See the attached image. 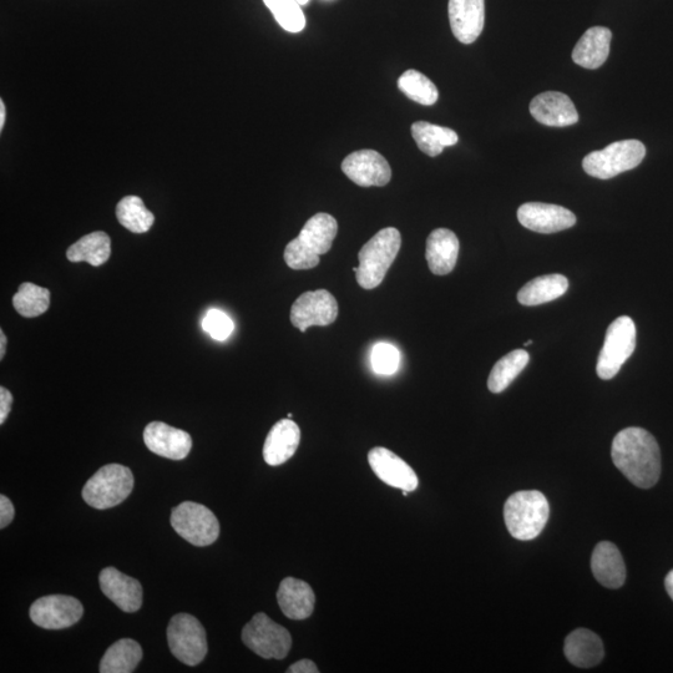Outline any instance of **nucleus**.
Wrapping results in <instances>:
<instances>
[{
    "mask_svg": "<svg viewBox=\"0 0 673 673\" xmlns=\"http://www.w3.org/2000/svg\"><path fill=\"white\" fill-rule=\"evenodd\" d=\"M296 2L300 5H306L310 0H296Z\"/></svg>",
    "mask_w": 673,
    "mask_h": 673,
    "instance_id": "nucleus-43",
    "label": "nucleus"
},
{
    "mask_svg": "<svg viewBox=\"0 0 673 673\" xmlns=\"http://www.w3.org/2000/svg\"><path fill=\"white\" fill-rule=\"evenodd\" d=\"M288 673H318V667L315 662L311 660H301L290 666V669L287 670Z\"/></svg>",
    "mask_w": 673,
    "mask_h": 673,
    "instance_id": "nucleus-39",
    "label": "nucleus"
},
{
    "mask_svg": "<svg viewBox=\"0 0 673 673\" xmlns=\"http://www.w3.org/2000/svg\"><path fill=\"white\" fill-rule=\"evenodd\" d=\"M143 659V649L138 642L121 639L111 645L100 662L101 673H131Z\"/></svg>",
    "mask_w": 673,
    "mask_h": 673,
    "instance_id": "nucleus-28",
    "label": "nucleus"
},
{
    "mask_svg": "<svg viewBox=\"0 0 673 673\" xmlns=\"http://www.w3.org/2000/svg\"><path fill=\"white\" fill-rule=\"evenodd\" d=\"M529 109L536 121L551 128H566L579 121L578 110L573 100L558 91H548L535 96Z\"/></svg>",
    "mask_w": 673,
    "mask_h": 673,
    "instance_id": "nucleus-16",
    "label": "nucleus"
},
{
    "mask_svg": "<svg viewBox=\"0 0 673 673\" xmlns=\"http://www.w3.org/2000/svg\"><path fill=\"white\" fill-rule=\"evenodd\" d=\"M398 88L407 98L425 106L434 105L439 98L437 86L432 80L413 69L401 75Z\"/></svg>",
    "mask_w": 673,
    "mask_h": 673,
    "instance_id": "nucleus-33",
    "label": "nucleus"
},
{
    "mask_svg": "<svg viewBox=\"0 0 673 673\" xmlns=\"http://www.w3.org/2000/svg\"><path fill=\"white\" fill-rule=\"evenodd\" d=\"M636 348V326L630 317L621 316L607 328L604 347L597 359L596 373L609 381L620 372Z\"/></svg>",
    "mask_w": 673,
    "mask_h": 673,
    "instance_id": "nucleus-7",
    "label": "nucleus"
},
{
    "mask_svg": "<svg viewBox=\"0 0 673 673\" xmlns=\"http://www.w3.org/2000/svg\"><path fill=\"white\" fill-rule=\"evenodd\" d=\"M548 499L538 490H523L506 500L504 519L513 538L529 541L538 538L548 524Z\"/></svg>",
    "mask_w": 673,
    "mask_h": 673,
    "instance_id": "nucleus-4",
    "label": "nucleus"
},
{
    "mask_svg": "<svg viewBox=\"0 0 673 673\" xmlns=\"http://www.w3.org/2000/svg\"><path fill=\"white\" fill-rule=\"evenodd\" d=\"M171 525L181 538L199 548L214 544L220 535V523L215 514L195 502H185L172 509Z\"/></svg>",
    "mask_w": 673,
    "mask_h": 673,
    "instance_id": "nucleus-9",
    "label": "nucleus"
},
{
    "mask_svg": "<svg viewBox=\"0 0 673 673\" xmlns=\"http://www.w3.org/2000/svg\"><path fill=\"white\" fill-rule=\"evenodd\" d=\"M342 171L349 180L362 187L386 186L392 179L388 161L374 150H359L348 155L343 160Z\"/></svg>",
    "mask_w": 673,
    "mask_h": 673,
    "instance_id": "nucleus-13",
    "label": "nucleus"
},
{
    "mask_svg": "<svg viewBox=\"0 0 673 673\" xmlns=\"http://www.w3.org/2000/svg\"><path fill=\"white\" fill-rule=\"evenodd\" d=\"M83 614L82 602L67 595L40 597L29 610L30 619L45 630L68 629L77 624Z\"/></svg>",
    "mask_w": 673,
    "mask_h": 673,
    "instance_id": "nucleus-11",
    "label": "nucleus"
},
{
    "mask_svg": "<svg viewBox=\"0 0 673 673\" xmlns=\"http://www.w3.org/2000/svg\"><path fill=\"white\" fill-rule=\"evenodd\" d=\"M338 232L335 217L317 214L303 226L300 235L286 246L285 261L292 270H311L320 265V256L331 250Z\"/></svg>",
    "mask_w": 673,
    "mask_h": 673,
    "instance_id": "nucleus-2",
    "label": "nucleus"
},
{
    "mask_svg": "<svg viewBox=\"0 0 673 673\" xmlns=\"http://www.w3.org/2000/svg\"><path fill=\"white\" fill-rule=\"evenodd\" d=\"M202 328L216 341H225L234 332L235 325L225 312L214 308V310L206 313L204 321H202Z\"/></svg>",
    "mask_w": 673,
    "mask_h": 673,
    "instance_id": "nucleus-36",
    "label": "nucleus"
},
{
    "mask_svg": "<svg viewBox=\"0 0 673 673\" xmlns=\"http://www.w3.org/2000/svg\"><path fill=\"white\" fill-rule=\"evenodd\" d=\"M277 601L288 619L306 620L315 610L316 596L306 581L286 578L277 591Z\"/></svg>",
    "mask_w": 673,
    "mask_h": 673,
    "instance_id": "nucleus-21",
    "label": "nucleus"
},
{
    "mask_svg": "<svg viewBox=\"0 0 673 673\" xmlns=\"http://www.w3.org/2000/svg\"><path fill=\"white\" fill-rule=\"evenodd\" d=\"M646 148L639 140H622L604 150L585 156L583 168L596 179L609 180L622 172L637 168L645 159Z\"/></svg>",
    "mask_w": 673,
    "mask_h": 673,
    "instance_id": "nucleus-6",
    "label": "nucleus"
},
{
    "mask_svg": "<svg viewBox=\"0 0 673 673\" xmlns=\"http://www.w3.org/2000/svg\"><path fill=\"white\" fill-rule=\"evenodd\" d=\"M529 361V353L524 351V349H516V351L506 354L500 361L495 363L492 372H490L488 379L489 391L493 393L504 392L515 381V378L524 371Z\"/></svg>",
    "mask_w": 673,
    "mask_h": 673,
    "instance_id": "nucleus-30",
    "label": "nucleus"
},
{
    "mask_svg": "<svg viewBox=\"0 0 673 673\" xmlns=\"http://www.w3.org/2000/svg\"><path fill=\"white\" fill-rule=\"evenodd\" d=\"M287 418H290V419H291V418H292V413H288Z\"/></svg>",
    "mask_w": 673,
    "mask_h": 673,
    "instance_id": "nucleus-45",
    "label": "nucleus"
},
{
    "mask_svg": "<svg viewBox=\"0 0 673 673\" xmlns=\"http://www.w3.org/2000/svg\"><path fill=\"white\" fill-rule=\"evenodd\" d=\"M171 654L187 666H196L207 655L206 631L195 616L179 614L172 617L168 627Z\"/></svg>",
    "mask_w": 673,
    "mask_h": 673,
    "instance_id": "nucleus-10",
    "label": "nucleus"
},
{
    "mask_svg": "<svg viewBox=\"0 0 673 673\" xmlns=\"http://www.w3.org/2000/svg\"><path fill=\"white\" fill-rule=\"evenodd\" d=\"M611 39L612 33L609 28H590L575 45L574 63L585 69L600 68L609 58Z\"/></svg>",
    "mask_w": 673,
    "mask_h": 673,
    "instance_id": "nucleus-25",
    "label": "nucleus"
},
{
    "mask_svg": "<svg viewBox=\"0 0 673 673\" xmlns=\"http://www.w3.org/2000/svg\"><path fill=\"white\" fill-rule=\"evenodd\" d=\"M564 652L566 659L581 669L599 665L605 656L604 644L600 637L586 629L575 630L566 637Z\"/></svg>",
    "mask_w": 673,
    "mask_h": 673,
    "instance_id": "nucleus-24",
    "label": "nucleus"
},
{
    "mask_svg": "<svg viewBox=\"0 0 673 673\" xmlns=\"http://www.w3.org/2000/svg\"><path fill=\"white\" fill-rule=\"evenodd\" d=\"M242 642L266 660H283L292 647V636L263 612L252 617L242 630Z\"/></svg>",
    "mask_w": 673,
    "mask_h": 673,
    "instance_id": "nucleus-8",
    "label": "nucleus"
},
{
    "mask_svg": "<svg viewBox=\"0 0 673 673\" xmlns=\"http://www.w3.org/2000/svg\"><path fill=\"white\" fill-rule=\"evenodd\" d=\"M591 570L595 579L607 589H619L625 584L626 566L617 546L602 541L592 553Z\"/></svg>",
    "mask_w": 673,
    "mask_h": 673,
    "instance_id": "nucleus-22",
    "label": "nucleus"
},
{
    "mask_svg": "<svg viewBox=\"0 0 673 673\" xmlns=\"http://www.w3.org/2000/svg\"><path fill=\"white\" fill-rule=\"evenodd\" d=\"M5 114H7V111H5L4 101L2 100L0 101V130L4 128Z\"/></svg>",
    "mask_w": 673,
    "mask_h": 673,
    "instance_id": "nucleus-42",
    "label": "nucleus"
},
{
    "mask_svg": "<svg viewBox=\"0 0 673 673\" xmlns=\"http://www.w3.org/2000/svg\"><path fill=\"white\" fill-rule=\"evenodd\" d=\"M134 489V475L128 467L109 464L100 468L83 489L85 503L98 510L114 508Z\"/></svg>",
    "mask_w": 673,
    "mask_h": 673,
    "instance_id": "nucleus-5",
    "label": "nucleus"
},
{
    "mask_svg": "<svg viewBox=\"0 0 673 673\" xmlns=\"http://www.w3.org/2000/svg\"><path fill=\"white\" fill-rule=\"evenodd\" d=\"M337 317L336 298L326 290L303 293L291 308L292 325L301 332L312 326H330Z\"/></svg>",
    "mask_w": 673,
    "mask_h": 673,
    "instance_id": "nucleus-12",
    "label": "nucleus"
},
{
    "mask_svg": "<svg viewBox=\"0 0 673 673\" xmlns=\"http://www.w3.org/2000/svg\"><path fill=\"white\" fill-rule=\"evenodd\" d=\"M449 22L454 37L472 44L482 34L485 24V0H449Z\"/></svg>",
    "mask_w": 673,
    "mask_h": 673,
    "instance_id": "nucleus-18",
    "label": "nucleus"
},
{
    "mask_svg": "<svg viewBox=\"0 0 673 673\" xmlns=\"http://www.w3.org/2000/svg\"><path fill=\"white\" fill-rule=\"evenodd\" d=\"M144 442L150 452L171 460L185 459L192 448L189 433L163 422L148 424L144 430Z\"/></svg>",
    "mask_w": 673,
    "mask_h": 673,
    "instance_id": "nucleus-17",
    "label": "nucleus"
},
{
    "mask_svg": "<svg viewBox=\"0 0 673 673\" xmlns=\"http://www.w3.org/2000/svg\"><path fill=\"white\" fill-rule=\"evenodd\" d=\"M518 220L525 229L539 234H555L576 224V216L563 206L528 202L518 210Z\"/></svg>",
    "mask_w": 673,
    "mask_h": 673,
    "instance_id": "nucleus-14",
    "label": "nucleus"
},
{
    "mask_svg": "<svg viewBox=\"0 0 673 673\" xmlns=\"http://www.w3.org/2000/svg\"><path fill=\"white\" fill-rule=\"evenodd\" d=\"M412 136L418 148L430 158H435L443 153L445 148H450L458 143V134L454 130L444 126L417 121L412 125Z\"/></svg>",
    "mask_w": 673,
    "mask_h": 673,
    "instance_id": "nucleus-27",
    "label": "nucleus"
},
{
    "mask_svg": "<svg viewBox=\"0 0 673 673\" xmlns=\"http://www.w3.org/2000/svg\"><path fill=\"white\" fill-rule=\"evenodd\" d=\"M103 594L125 612H136L143 605V586L138 580L120 573L115 568H106L99 575Z\"/></svg>",
    "mask_w": 673,
    "mask_h": 673,
    "instance_id": "nucleus-19",
    "label": "nucleus"
},
{
    "mask_svg": "<svg viewBox=\"0 0 673 673\" xmlns=\"http://www.w3.org/2000/svg\"><path fill=\"white\" fill-rule=\"evenodd\" d=\"M531 343H533V341H528V342H526V343L524 344V346H525V347H528V346H530Z\"/></svg>",
    "mask_w": 673,
    "mask_h": 673,
    "instance_id": "nucleus-44",
    "label": "nucleus"
},
{
    "mask_svg": "<svg viewBox=\"0 0 673 673\" xmlns=\"http://www.w3.org/2000/svg\"><path fill=\"white\" fill-rule=\"evenodd\" d=\"M5 351H7V336L4 335L3 331H0V359L4 358Z\"/></svg>",
    "mask_w": 673,
    "mask_h": 673,
    "instance_id": "nucleus-41",
    "label": "nucleus"
},
{
    "mask_svg": "<svg viewBox=\"0 0 673 673\" xmlns=\"http://www.w3.org/2000/svg\"><path fill=\"white\" fill-rule=\"evenodd\" d=\"M13 396L7 388H0V424L7 421L10 411H12Z\"/></svg>",
    "mask_w": 673,
    "mask_h": 673,
    "instance_id": "nucleus-38",
    "label": "nucleus"
},
{
    "mask_svg": "<svg viewBox=\"0 0 673 673\" xmlns=\"http://www.w3.org/2000/svg\"><path fill=\"white\" fill-rule=\"evenodd\" d=\"M665 586L667 594H669L673 600V570H671L669 575L666 576Z\"/></svg>",
    "mask_w": 673,
    "mask_h": 673,
    "instance_id": "nucleus-40",
    "label": "nucleus"
},
{
    "mask_svg": "<svg viewBox=\"0 0 673 673\" xmlns=\"http://www.w3.org/2000/svg\"><path fill=\"white\" fill-rule=\"evenodd\" d=\"M111 255V240L103 231L82 237L74 245L69 247L67 257L70 262H86L94 267H99L108 262Z\"/></svg>",
    "mask_w": 673,
    "mask_h": 673,
    "instance_id": "nucleus-29",
    "label": "nucleus"
},
{
    "mask_svg": "<svg viewBox=\"0 0 673 673\" xmlns=\"http://www.w3.org/2000/svg\"><path fill=\"white\" fill-rule=\"evenodd\" d=\"M368 462L374 474L389 487L414 492L418 488L419 480L411 465L404 462L391 450L376 447L368 453Z\"/></svg>",
    "mask_w": 673,
    "mask_h": 673,
    "instance_id": "nucleus-15",
    "label": "nucleus"
},
{
    "mask_svg": "<svg viewBox=\"0 0 673 673\" xmlns=\"http://www.w3.org/2000/svg\"><path fill=\"white\" fill-rule=\"evenodd\" d=\"M373 371L381 376H392L398 371L401 354L396 347L388 343H378L372 351Z\"/></svg>",
    "mask_w": 673,
    "mask_h": 673,
    "instance_id": "nucleus-35",
    "label": "nucleus"
},
{
    "mask_svg": "<svg viewBox=\"0 0 673 673\" xmlns=\"http://www.w3.org/2000/svg\"><path fill=\"white\" fill-rule=\"evenodd\" d=\"M116 217L125 229L134 234H145L155 222L153 212L146 209L144 201L138 196H126L116 207Z\"/></svg>",
    "mask_w": 673,
    "mask_h": 673,
    "instance_id": "nucleus-31",
    "label": "nucleus"
},
{
    "mask_svg": "<svg viewBox=\"0 0 673 673\" xmlns=\"http://www.w3.org/2000/svg\"><path fill=\"white\" fill-rule=\"evenodd\" d=\"M569 290V281L563 275H546L526 283L518 293V301L523 306L533 307L558 300Z\"/></svg>",
    "mask_w": 673,
    "mask_h": 673,
    "instance_id": "nucleus-26",
    "label": "nucleus"
},
{
    "mask_svg": "<svg viewBox=\"0 0 673 673\" xmlns=\"http://www.w3.org/2000/svg\"><path fill=\"white\" fill-rule=\"evenodd\" d=\"M301 442V429L290 418L273 425L263 445V458L271 467L285 464L297 452Z\"/></svg>",
    "mask_w": 673,
    "mask_h": 673,
    "instance_id": "nucleus-20",
    "label": "nucleus"
},
{
    "mask_svg": "<svg viewBox=\"0 0 673 673\" xmlns=\"http://www.w3.org/2000/svg\"><path fill=\"white\" fill-rule=\"evenodd\" d=\"M15 509L12 502L5 495H0V528L4 529L12 523L14 519Z\"/></svg>",
    "mask_w": 673,
    "mask_h": 673,
    "instance_id": "nucleus-37",
    "label": "nucleus"
},
{
    "mask_svg": "<svg viewBox=\"0 0 673 673\" xmlns=\"http://www.w3.org/2000/svg\"><path fill=\"white\" fill-rule=\"evenodd\" d=\"M401 232L387 227L374 235L358 253L359 266L354 267L358 285L364 290H373L386 277L401 250Z\"/></svg>",
    "mask_w": 673,
    "mask_h": 673,
    "instance_id": "nucleus-3",
    "label": "nucleus"
},
{
    "mask_svg": "<svg viewBox=\"0 0 673 673\" xmlns=\"http://www.w3.org/2000/svg\"><path fill=\"white\" fill-rule=\"evenodd\" d=\"M612 462L636 487L649 489L659 482L661 453L654 435L637 427L616 435L611 448Z\"/></svg>",
    "mask_w": 673,
    "mask_h": 673,
    "instance_id": "nucleus-1",
    "label": "nucleus"
},
{
    "mask_svg": "<svg viewBox=\"0 0 673 673\" xmlns=\"http://www.w3.org/2000/svg\"><path fill=\"white\" fill-rule=\"evenodd\" d=\"M277 23L287 32L300 33L306 27V17L296 0H263Z\"/></svg>",
    "mask_w": 673,
    "mask_h": 673,
    "instance_id": "nucleus-34",
    "label": "nucleus"
},
{
    "mask_svg": "<svg viewBox=\"0 0 673 673\" xmlns=\"http://www.w3.org/2000/svg\"><path fill=\"white\" fill-rule=\"evenodd\" d=\"M459 255V240L453 231L437 229L427 240V257L430 271L437 276H445L454 270Z\"/></svg>",
    "mask_w": 673,
    "mask_h": 673,
    "instance_id": "nucleus-23",
    "label": "nucleus"
},
{
    "mask_svg": "<svg viewBox=\"0 0 673 673\" xmlns=\"http://www.w3.org/2000/svg\"><path fill=\"white\" fill-rule=\"evenodd\" d=\"M13 306L20 316L33 318L49 310L50 291L47 288L24 282L13 297Z\"/></svg>",
    "mask_w": 673,
    "mask_h": 673,
    "instance_id": "nucleus-32",
    "label": "nucleus"
}]
</instances>
